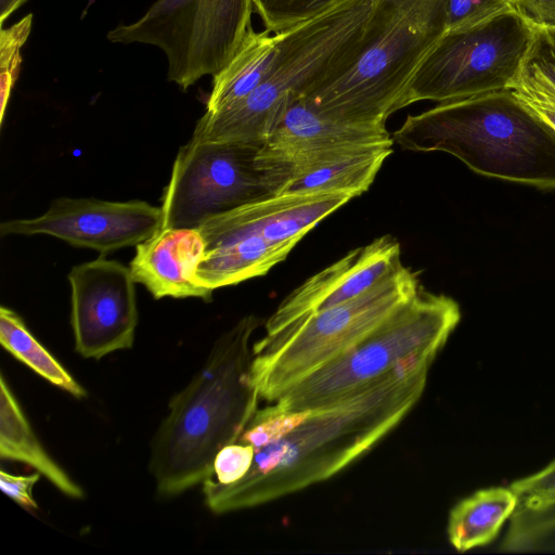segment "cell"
Returning <instances> with one entry per match:
<instances>
[{
  "label": "cell",
  "mask_w": 555,
  "mask_h": 555,
  "mask_svg": "<svg viewBox=\"0 0 555 555\" xmlns=\"http://www.w3.org/2000/svg\"><path fill=\"white\" fill-rule=\"evenodd\" d=\"M205 255V241L194 228H160L135 247L129 269L132 280L156 299H211L212 291L195 279Z\"/></svg>",
  "instance_id": "cell-16"
},
{
  "label": "cell",
  "mask_w": 555,
  "mask_h": 555,
  "mask_svg": "<svg viewBox=\"0 0 555 555\" xmlns=\"http://www.w3.org/2000/svg\"><path fill=\"white\" fill-rule=\"evenodd\" d=\"M421 288L402 263L361 296L309 314L253 344L250 379L260 399L284 391L330 362L377 326Z\"/></svg>",
  "instance_id": "cell-7"
},
{
  "label": "cell",
  "mask_w": 555,
  "mask_h": 555,
  "mask_svg": "<svg viewBox=\"0 0 555 555\" xmlns=\"http://www.w3.org/2000/svg\"><path fill=\"white\" fill-rule=\"evenodd\" d=\"M251 0H156L137 22L109 30L113 43L158 47L167 79L185 91L221 70L251 27Z\"/></svg>",
  "instance_id": "cell-9"
},
{
  "label": "cell",
  "mask_w": 555,
  "mask_h": 555,
  "mask_svg": "<svg viewBox=\"0 0 555 555\" xmlns=\"http://www.w3.org/2000/svg\"><path fill=\"white\" fill-rule=\"evenodd\" d=\"M29 13L9 28L0 31V116L3 120L11 91L17 80L22 63L21 49L31 30Z\"/></svg>",
  "instance_id": "cell-26"
},
{
  "label": "cell",
  "mask_w": 555,
  "mask_h": 555,
  "mask_svg": "<svg viewBox=\"0 0 555 555\" xmlns=\"http://www.w3.org/2000/svg\"><path fill=\"white\" fill-rule=\"evenodd\" d=\"M353 197L347 191L275 193L210 217L197 229L205 248L249 236L297 244Z\"/></svg>",
  "instance_id": "cell-15"
},
{
  "label": "cell",
  "mask_w": 555,
  "mask_h": 555,
  "mask_svg": "<svg viewBox=\"0 0 555 555\" xmlns=\"http://www.w3.org/2000/svg\"><path fill=\"white\" fill-rule=\"evenodd\" d=\"M518 506L509 487H489L459 501L450 511L447 534L460 553L490 544Z\"/></svg>",
  "instance_id": "cell-18"
},
{
  "label": "cell",
  "mask_w": 555,
  "mask_h": 555,
  "mask_svg": "<svg viewBox=\"0 0 555 555\" xmlns=\"http://www.w3.org/2000/svg\"><path fill=\"white\" fill-rule=\"evenodd\" d=\"M345 0H251L269 33H280L311 20Z\"/></svg>",
  "instance_id": "cell-25"
},
{
  "label": "cell",
  "mask_w": 555,
  "mask_h": 555,
  "mask_svg": "<svg viewBox=\"0 0 555 555\" xmlns=\"http://www.w3.org/2000/svg\"><path fill=\"white\" fill-rule=\"evenodd\" d=\"M0 343L14 358L52 385L76 398L87 396L85 388L36 339L22 318L4 306L0 308Z\"/></svg>",
  "instance_id": "cell-22"
},
{
  "label": "cell",
  "mask_w": 555,
  "mask_h": 555,
  "mask_svg": "<svg viewBox=\"0 0 555 555\" xmlns=\"http://www.w3.org/2000/svg\"><path fill=\"white\" fill-rule=\"evenodd\" d=\"M460 320L453 298L421 286L353 346L293 385L273 404L282 410L328 404L412 358H436Z\"/></svg>",
  "instance_id": "cell-6"
},
{
  "label": "cell",
  "mask_w": 555,
  "mask_h": 555,
  "mask_svg": "<svg viewBox=\"0 0 555 555\" xmlns=\"http://www.w3.org/2000/svg\"><path fill=\"white\" fill-rule=\"evenodd\" d=\"M533 30L534 22L514 5L474 26L446 31L410 80L401 108L511 89Z\"/></svg>",
  "instance_id": "cell-8"
},
{
  "label": "cell",
  "mask_w": 555,
  "mask_h": 555,
  "mask_svg": "<svg viewBox=\"0 0 555 555\" xmlns=\"http://www.w3.org/2000/svg\"><path fill=\"white\" fill-rule=\"evenodd\" d=\"M0 456L34 467L72 499L83 496L82 489L44 450L3 375L0 378Z\"/></svg>",
  "instance_id": "cell-19"
},
{
  "label": "cell",
  "mask_w": 555,
  "mask_h": 555,
  "mask_svg": "<svg viewBox=\"0 0 555 555\" xmlns=\"http://www.w3.org/2000/svg\"><path fill=\"white\" fill-rule=\"evenodd\" d=\"M433 357L412 358L328 404L258 409L237 441L253 447L246 475L230 485L203 481L206 506L225 514L259 506L335 476L395 429L421 399Z\"/></svg>",
  "instance_id": "cell-1"
},
{
  "label": "cell",
  "mask_w": 555,
  "mask_h": 555,
  "mask_svg": "<svg viewBox=\"0 0 555 555\" xmlns=\"http://www.w3.org/2000/svg\"><path fill=\"white\" fill-rule=\"evenodd\" d=\"M40 473L36 472L30 475L20 476L12 475L4 470L0 472L1 490L14 500L17 504L27 508H37V502L33 496V488L40 477Z\"/></svg>",
  "instance_id": "cell-30"
},
{
  "label": "cell",
  "mask_w": 555,
  "mask_h": 555,
  "mask_svg": "<svg viewBox=\"0 0 555 555\" xmlns=\"http://www.w3.org/2000/svg\"><path fill=\"white\" fill-rule=\"evenodd\" d=\"M515 5L535 23L555 25V0H515Z\"/></svg>",
  "instance_id": "cell-31"
},
{
  "label": "cell",
  "mask_w": 555,
  "mask_h": 555,
  "mask_svg": "<svg viewBox=\"0 0 555 555\" xmlns=\"http://www.w3.org/2000/svg\"><path fill=\"white\" fill-rule=\"evenodd\" d=\"M511 89L519 96L555 103V25L534 22L530 46Z\"/></svg>",
  "instance_id": "cell-23"
},
{
  "label": "cell",
  "mask_w": 555,
  "mask_h": 555,
  "mask_svg": "<svg viewBox=\"0 0 555 555\" xmlns=\"http://www.w3.org/2000/svg\"><path fill=\"white\" fill-rule=\"evenodd\" d=\"M500 550L512 553L537 548L555 532V502L538 507H517L509 518Z\"/></svg>",
  "instance_id": "cell-24"
},
{
  "label": "cell",
  "mask_w": 555,
  "mask_h": 555,
  "mask_svg": "<svg viewBox=\"0 0 555 555\" xmlns=\"http://www.w3.org/2000/svg\"><path fill=\"white\" fill-rule=\"evenodd\" d=\"M28 0H0V26L3 27V22L20 7Z\"/></svg>",
  "instance_id": "cell-32"
},
{
  "label": "cell",
  "mask_w": 555,
  "mask_h": 555,
  "mask_svg": "<svg viewBox=\"0 0 555 555\" xmlns=\"http://www.w3.org/2000/svg\"><path fill=\"white\" fill-rule=\"evenodd\" d=\"M295 245L294 242H272L249 236L206 247L195 279L214 292L263 275L283 261Z\"/></svg>",
  "instance_id": "cell-17"
},
{
  "label": "cell",
  "mask_w": 555,
  "mask_h": 555,
  "mask_svg": "<svg viewBox=\"0 0 555 555\" xmlns=\"http://www.w3.org/2000/svg\"><path fill=\"white\" fill-rule=\"evenodd\" d=\"M162 223V208L143 201L59 197L39 217L1 222L0 235L47 234L75 247L107 254L137 246Z\"/></svg>",
  "instance_id": "cell-12"
},
{
  "label": "cell",
  "mask_w": 555,
  "mask_h": 555,
  "mask_svg": "<svg viewBox=\"0 0 555 555\" xmlns=\"http://www.w3.org/2000/svg\"><path fill=\"white\" fill-rule=\"evenodd\" d=\"M276 56V34L251 28L231 61L212 75L206 113H217L247 96L268 76Z\"/></svg>",
  "instance_id": "cell-20"
},
{
  "label": "cell",
  "mask_w": 555,
  "mask_h": 555,
  "mask_svg": "<svg viewBox=\"0 0 555 555\" xmlns=\"http://www.w3.org/2000/svg\"><path fill=\"white\" fill-rule=\"evenodd\" d=\"M448 0H376L367 40L348 69L301 94L343 122L385 126L422 61L447 31Z\"/></svg>",
  "instance_id": "cell-5"
},
{
  "label": "cell",
  "mask_w": 555,
  "mask_h": 555,
  "mask_svg": "<svg viewBox=\"0 0 555 555\" xmlns=\"http://www.w3.org/2000/svg\"><path fill=\"white\" fill-rule=\"evenodd\" d=\"M514 5V0H448L447 31L474 26Z\"/></svg>",
  "instance_id": "cell-27"
},
{
  "label": "cell",
  "mask_w": 555,
  "mask_h": 555,
  "mask_svg": "<svg viewBox=\"0 0 555 555\" xmlns=\"http://www.w3.org/2000/svg\"><path fill=\"white\" fill-rule=\"evenodd\" d=\"M391 152L392 146H374L339 154L288 180L278 193L347 191L360 196Z\"/></svg>",
  "instance_id": "cell-21"
},
{
  "label": "cell",
  "mask_w": 555,
  "mask_h": 555,
  "mask_svg": "<svg viewBox=\"0 0 555 555\" xmlns=\"http://www.w3.org/2000/svg\"><path fill=\"white\" fill-rule=\"evenodd\" d=\"M68 281L76 352L99 360L131 348L138 308L129 267L99 257L73 267Z\"/></svg>",
  "instance_id": "cell-11"
},
{
  "label": "cell",
  "mask_w": 555,
  "mask_h": 555,
  "mask_svg": "<svg viewBox=\"0 0 555 555\" xmlns=\"http://www.w3.org/2000/svg\"><path fill=\"white\" fill-rule=\"evenodd\" d=\"M261 146L191 138L180 147L160 202V228L197 229L208 218L274 194L258 166Z\"/></svg>",
  "instance_id": "cell-10"
},
{
  "label": "cell",
  "mask_w": 555,
  "mask_h": 555,
  "mask_svg": "<svg viewBox=\"0 0 555 555\" xmlns=\"http://www.w3.org/2000/svg\"><path fill=\"white\" fill-rule=\"evenodd\" d=\"M376 0H345L331 10L276 34L278 56L264 80L236 104L198 119L192 138L262 145L292 92L344 74L369 36Z\"/></svg>",
  "instance_id": "cell-4"
},
{
  "label": "cell",
  "mask_w": 555,
  "mask_h": 555,
  "mask_svg": "<svg viewBox=\"0 0 555 555\" xmlns=\"http://www.w3.org/2000/svg\"><path fill=\"white\" fill-rule=\"evenodd\" d=\"M514 2H515V0H514Z\"/></svg>",
  "instance_id": "cell-33"
},
{
  "label": "cell",
  "mask_w": 555,
  "mask_h": 555,
  "mask_svg": "<svg viewBox=\"0 0 555 555\" xmlns=\"http://www.w3.org/2000/svg\"><path fill=\"white\" fill-rule=\"evenodd\" d=\"M391 137L408 151L451 154L489 178L555 189V131L512 89L408 115Z\"/></svg>",
  "instance_id": "cell-3"
},
{
  "label": "cell",
  "mask_w": 555,
  "mask_h": 555,
  "mask_svg": "<svg viewBox=\"0 0 555 555\" xmlns=\"http://www.w3.org/2000/svg\"><path fill=\"white\" fill-rule=\"evenodd\" d=\"M400 254V244L391 235L350 250L289 293L266 321V335L361 296L402 263Z\"/></svg>",
  "instance_id": "cell-14"
},
{
  "label": "cell",
  "mask_w": 555,
  "mask_h": 555,
  "mask_svg": "<svg viewBox=\"0 0 555 555\" xmlns=\"http://www.w3.org/2000/svg\"><path fill=\"white\" fill-rule=\"evenodd\" d=\"M260 324L250 314L223 333L199 372L170 400L149 464L162 496L179 495L211 477L217 453L240 439L258 410L250 341Z\"/></svg>",
  "instance_id": "cell-2"
},
{
  "label": "cell",
  "mask_w": 555,
  "mask_h": 555,
  "mask_svg": "<svg viewBox=\"0 0 555 555\" xmlns=\"http://www.w3.org/2000/svg\"><path fill=\"white\" fill-rule=\"evenodd\" d=\"M518 498L517 507L533 508L555 502V459L540 470L508 486Z\"/></svg>",
  "instance_id": "cell-28"
},
{
  "label": "cell",
  "mask_w": 555,
  "mask_h": 555,
  "mask_svg": "<svg viewBox=\"0 0 555 555\" xmlns=\"http://www.w3.org/2000/svg\"><path fill=\"white\" fill-rule=\"evenodd\" d=\"M392 144L386 126L331 119L317 112L304 95L292 92L259 149L256 162L271 176L279 191L287 172L313 156L343 149Z\"/></svg>",
  "instance_id": "cell-13"
},
{
  "label": "cell",
  "mask_w": 555,
  "mask_h": 555,
  "mask_svg": "<svg viewBox=\"0 0 555 555\" xmlns=\"http://www.w3.org/2000/svg\"><path fill=\"white\" fill-rule=\"evenodd\" d=\"M253 454V447L246 442L236 441L223 447L214 460V472L209 478L219 485L238 481L249 470Z\"/></svg>",
  "instance_id": "cell-29"
}]
</instances>
